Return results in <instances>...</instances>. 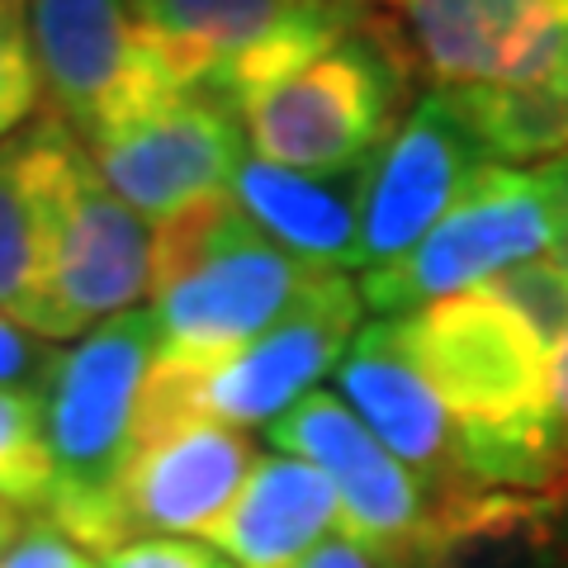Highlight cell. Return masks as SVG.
<instances>
[{
	"label": "cell",
	"instance_id": "6da1fadb",
	"mask_svg": "<svg viewBox=\"0 0 568 568\" xmlns=\"http://www.w3.org/2000/svg\"><path fill=\"white\" fill-rule=\"evenodd\" d=\"M384 323L446 403L478 488L559 493L549 450V351L517 317L484 290H469Z\"/></svg>",
	"mask_w": 568,
	"mask_h": 568
},
{
	"label": "cell",
	"instance_id": "7a4b0ae2",
	"mask_svg": "<svg viewBox=\"0 0 568 568\" xmlns=\"http://www.w3.org/2000/svg\"><path fill=\"white\" fill-rule=\"evenodd\" d=\"M336 271L284 252L237 209L204 200L156 227L152 317L162 365L204 369L298 313Z\"/></svg>",
	"mask_w": 568,
	"mask_h": 568
},
{
	"label": "cell",
	"instance_id": "3957f363",
	"mask_svg": "<svg viewBox=\"0 0 568 568\" xmlns=\"http://www.w3.org/2000/svg\"><path fill=\"white\" fill-rule=\"evenodd\" d=\"M162 351L152 308L119 313L58 351L43 384L52 503L43 517L91 555L119 549L114 497L142 432L148 379Z\"/></svg>",
	"mask_w": 568,
	"mask_h": 568
},
{
	"label": "cell",
	"instance_id": "277c9868",
	"mask_svg": "<svg viewBox=\"0 0 568 568\" xmlns=\"http://www.w3.org/2000/svg\"><path fill=\"white\" fill-rule=\"evenodd\" d=\"M413 58L384 10L346 43L242 100L256 162L304 175L361 171L407 114Z\"/></svg>",
	"mask_w": 568,
	"mask_h": 568
},
{
	"label": "cell",
	"instance_id": "5b68a950",
	"mask_svg": "<svg viewBox=\"0 0 568 568\" xmlns=\"http://www.w3.org/2000/svg\"><path fill=\"white\" fill-rule=\"evenodd\" d=\"M156 227L104 185L85 142L52 119L48 142V280L33 332L77 342L152 294Z\"/></svg>",
	"mask_w": 568,
	"mask_h": 568
},
{
	"label": "cell",
	"instance_id": "8992f818",
	"mask_svg": "<svg viewBox=\"0 0 568 568\" xmlns=\"http://www.w3.org/2000/svg\"><path fill=\"white\" fill-rule=\"evenodd\" d=\"M181 85L246 95L323 58L379 14V0H129Z\"/></svg>",
	"mask_w": 568,
	"mask_h": 568
},
{
	"label": "cell",
	"instance_id": "52a82bcc",
	"mask_svg": "<svg viewBox=\"0 0 568 568\" xmlns=\"http://www.w3.org/2000/svg\"><path fill=\"white\" fill-rule=\"evenodd\" d=\"M361 308V290L336 271L304 308L256 336L252 346L233 351L227 361L204 369L156 361L142 417H209L237 432L275 422L298 398H308L313 384L346 355Z\"/></svg>",
	"mask_w": 568,
	"mask_h": 568
},
{
	"label": "cell",
	"instance_id": "ba28073f",
	"mask_svg": "<svg viewBox=\"0 0 568 568\" xmlns=\"http://www.w3.org/2000/svg\"><path fill=\"white\" fill-rule=\"evenodd\" d=\"M555 242V213L536 166H488L413 252L361 275V304L403 317L436 298L484 290L493 275L536 261Z\"/></svg>",
	"mask_w": 568,
	"mask_h": 568
},
{
	"label": "cell",
	"instance_id": "9c48e42d",
	"mask_svg": "<svg viewBox=\"0 0 568 568\" xmlns=\"http://www.w3.org/2000/svg\"><path fill=\"white\" fill-rule=\"evenodd\" d=\"M24 20L43 110L81 142L181 91L129 0H29Z\"/></svg>",
	"mask_w": 568,
	"mask_h": 568
},
{
	"label": "cell",
	"instance_id": "30bf717a",
	"mask_svg": "<svg viewBox=\"0 0 568 568\" xmlns=\"http://www.w3.org/2000/svg\"><path fill=\"white\" fill-rule=\"evenodd\" d=\"M95 171L152 227L233 190L246 162L242 110L213 85H181L85 142Z\"/></svg>",
	"mask_w": 568,
	"mask_h": 568
},
{
	"label": "cell",
	"instance_id": "8fae6325",
	"mask_svg": "<svg viewBox=\"0 0 568 568\" xmlns=\"http://www.w3.org/2000/svg\"><path fill=\"white\" fill-rule=\"evenodd\" d=\"M436 91L536 85L568 71V0H379Z\"/></svg>",
	"mask_w": 568,
	"mask_h": 568
},
{
	"label": "cell",
	"instance_id": "7c38bea8",
	"mask_svg": "<svg viewBox=\"0 0 568 568\" xmlns=\"http://www.w3.org/2000/svg\"><path fill=\"white\" fill-rule=\"evenodd\" d=\"M271 440L280 455L304 459L327 478L342 503V536L369 549L384 568L403 564L417 549L436 517L432 493L336 394L313 388L308 398H298L290 413L271 422Z\"/></svg>",
	"mask_w": 568,
	"mask_h": 568
},
{
	"label": "cell",
	"instance_id": "4fadbf2b",
	"mask_svg": "<svg viewBox=\"0 0 568 568\" xmlns=\"http://www.w3.org/2000/svg\"><path fill=\"white\" fill-rule=\"evenodd\" d=\"M493 156L478 148L446 95H422L384 148L369 156L361 190V265L375 271L407 256L474 190Z\"/></svg>",
	"mask_w": 568,
	"mask_h": 568
},
{
	"label": "cell",
	"instance_id": "5bb4252c",
	"mask_svg": "<svg viewBox=\"0 0 568 568\" xmlns=\"http://www.w3.org/2000/svg\"><path fill=\"white\" fill-rule=\"evenodd\" d=\"M256 450L246 432L209 417H142L114 497L119 545L142 536H204L233 507Z\"/></svg>",
	"mask_w": 568,
	"mask_h": 568
},
{
	"label": "cell",
	"instance_id": "9a60e30c",
	"mask_svg": "<svg viewBox=\"0 0 568 568\" xmlns=\"http://www.w3.org/2000/svg\"><path fill=\"white\" fill-rule=\"evenodd\" d=\"M336 388H342V403L351 413L384 440V450L403 469L417 474V484L432 493L436 507L488 493L474 484L465 465L459 432L446 403L432 394V384L417 375V365L398 351L394 327L384 317L355 332V342L346 346L342 365H336Z\"/></svg>",
	"mask_w": 568,
	"mask_h": 568
},
{
	"label": "cell",
	"instance_id": "2e32d148",
	"mask_svg": "<svg viewBox=\"0 0 568 568\" xmlns=\"http://www.w3.org/2000/svg\"><path fill=\"white\" fill-rule=\"evenodd\" d=\"M342 526V503L323 474L294 455H265L246 474L233 507L200 540L237 568H294Z\"/></svg>",
	"mask_w": 568,
	"mask_h": 568
},
{
	"label": "cell",
	"instance_id": "e0dca14e",
	"mask_svg": "<svg viewBox=\"0 0 568 568\" xmlns=\"http://www.w3.org/2000/svg\"><path fill=\"white\" fill-rule=\"evenodd\" d=\"M568 545V497L474 493L436 507L417 549L394 568H559Z\"/></svg>",
	"mask_w": 568,
	"mask_h": 568
},
{
	"label": "cell",
	"instance_id": "ac0fdd59",
	"mask_svg": "<svg viewBox=\"0 0 568 568\" xmlns=\"http://www.w3.org/2000/svg\"><path fill=\"white\" fill-rule=\"evenodd\" d=\"M369 166V162H365ZM361 171H336V175H304L284 171L271 162L246 156L233 175V200L271 242L284 252L304 256L313 265H361Z\"/></svg>",
	"mask_w": 568,
	"mask_h": 568
},
{
	"label": "cell",
	"instance_id": "d6986e66",
	"mask_svg": "<svg viewBox=\"0 0 568 568\" xmlns=\"http://www.w3.org/2000/svg\"><path fill=\"white\" fill-rule=\"evenodd\" d=\"M48 110L0 142V313L29 332L48 280Z\"/></svg>",
	"mask_w": 568,
	"mask_h": 568
},
{
	"label": "cell",
	"instance_id": "ffe728a7",
	"mask_svg": "<svg viewBox=\"0 0 568 568\" xmlns=\"http://www.w3.org/2000/svg\"><path fill=\"white\" fill-rule=\"evenodd\" d=\"M0 503L14 511H48L52 503V455L39 394L0 388Z\"/></svg>",
	"mask_w": 568,
	"mask_h": 568
},
{
	"label": "cell",
	"instance_id": "44dd1931",
	"mask_svg": "<svg viewBox=\"0 0 568 568\" xmlns=\"http://www.w3.org/2000/svg\"><path fill=\"white\" fill-rule=\"evenodd\" d=\"M484 294L497 298L549 355H555V346L568 336V275L549 256L521 261V265H511V271L493 275L484 284Z\"/></svg>",
	"mask_w": 568,
	"mask_h": 568
},
{
	"label": "cell",
	"instance_id": "7402d4cb",
	"mask_svg": "<svg viewBox=\"0 0 568 568\" xmlns=\"http://www.w3.org/2000/svg\"><path fill=\"white\" fill-rule=\"evenodd\" d=\"M29 0H0V142L43 114V81L29 48Z\"/></svg>",
	"mask_w": 568,
	"mask_h": 568
},
{
	"label": "cell",
	"instance_id": "603a6c76",
	"mask_svg": "<svg viewBox=\"0 0 568 568\" xmlns=\"http://www.w3.org/2000/svg\"><path fill=\"white\" fill-rule=\"evenodd\" d=\"M52 365H58V346L0 313V388L6 394H43Z\"/></svg>",
	"mask_w": 568,
	"mask_h": 568
},
{
	"label": "cell",
	"instance_id": "cb8c5ba5",
	"mask_svg": "<svg viewBox=\"0 0 568 568\" xmlns=\"http://www.w3.org/2000/svg\"><path fill=\"white\" fill-rule=\"evenodd\" d=\"M100 568H237L200 536H142L100 555Z\"/></svg>",
	"mask_w": 568,
	"mask_h": 568
},
{
	"label": "cell",
	"instance_id": "d4e9b609",
	"mask_svg": "<svg viewBox=\"0 0 568 568\" xmlns=\"http://www.w3.org/2000/svg\"><path fill=\"white\" fill-rule=\"evenodd\" d=\"M0 568H100V564L91 559V549H81L48 517H33L14 536V545L0 555Z\"/></svg>",
	"mask_w": 568,
	"mask_h": 568
},
{
	"label": "cell",
	"instance_id": "484cf974",
	"mask_svg": "<svg viewBox=\"0 0 568 568\" xmlns=\"http://www.w3.org/2000/svg\"><path fill=\"white\" fill-rule=\"evenodd\" d=\"M549 450L559 465V493L568 497V336L549 355Z\"/></svg>",
	"mask_w": 568,
	"mask_h": 568
},
{
	"label": "cell",
	"instance_id": "4316f807",
	"mask_svg": "<svg viewBox=\"0 0 568 568\" xmlns=\"http://www.w3.org/2000/svg\"><path fill=\"white\" fill-rule=\"evenodd\" d=\"M536 175H540V185L549 194V213H555V242H549L545 256L568 275V152L555 156V162H540Z\"/></svg>",
	"mask_w": 568,
	"mask_h": 568
},
{
	"label": "cell",
	"instance_id": "83f0119b",
	"mask_svg": "<svg viewBox=\"0 0 568 568\" xmlns=\"http://www.w3.org/2000/svg\"><path fill=\"white\" fill-rule=\"evenodd\" d=\"M294 568H384L369 549H361L351 536H332V540H323L313 549L308 559H298Z\"/></svg>",
	"mask_w": 568,
	"mask_h": 568
},
{
	"label": "cell",
	"instance_id": "f1b7e54d",
	"mask_svg": "<svg viewBox=\"0 0 568 568\" xmlns=\"http://www.w3.org/2000/svg\"><path fill=\"white\" fill-rule=\"evenodd\" d=\"M24 511H14V507H6V503H0V555H6V549L14 545V536H20V530H24Z\"/></svg>",
	"mask_w": 568,
	"mask_h": 568
},
{
	"label": "cell",
	"instance_id": "f546056e",
	"mask_svg": "<svg viewBox=\"0 0 568 568\" xmlns=\"http://www.w3.org/2000/svg\"><path fill=\"white\" fill-rule=\"evenodd\" d=\"M559 568H568V564H559Z\"/></svg>",
	"mask_w": 568,
	"mask_h": 568
}]
</instances>
